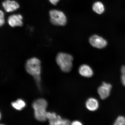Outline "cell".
I'll return each instance as SVG.
<instances>
[{"instance_id":"52a82bcc","label":"cell","mask_w":125,"mask_h":125,"mask_svg":"<svg viewBox=\"0 0 125 125\" xmlns=\"http://www.w3.org/2000/svg\"><path fill=\"white\" fill-rule=\"evenodd\" d=\"M112 85L111 84L103 82L102 85L98 87V92L102 99H106L110 95Z\"/></svg>"},{"instance_id":"ac0fdd59","label":"cell","mask_w":125,"mask_h":125,"mask_svg":"<svg viewBox=\"0 0 125 125\" xmlns=\"http://www.w3.org/2000/svg\"><path fill=\"white\" fill-rule=\"evenodd\" d=\"M59 0H49V1L54 5H55L57 4V3L59 2Z\"/></svg>"},{"instance_id":"9a60e30c","label":"cell","mask_w":125,"mask_h":125,"mask_svg":"<svg viewBox=\"0 0 125 125\" xmlns=\"http://www.w3.org/2000/svg\"><path fill=\"white\" fill-rule=\"evenodd\" d=\"M4 12L1 10L0 11V26H1L4 24Z\"/></svg>"},{"instance_id":"8992f818","label":"cell","mask_w":125,"mask_h":125,"mask_svg":"<svg viewBox=\"0 0 125 125\" xmlns=\"http://www.w3.org/2000/svg\"><path fill=\"white\" fill-rule=\"evenodd\" d=\"M89 42L93 47L99 49L105 47L107 44V42L105 40L96 35H93L90 37Z\"/></svg>"},{"instance_id":"7c38bea8","label":"cell","mask_w":125,"mask_h":125,"mask_svg":"<svg viewBox=\"0 0 125 125\" xmlns=\"http://www.w3.org/2000/svg\"><path fill=\"white\" fill-rule=\"evenodd\" d=\"M93 8L94 11L99 14L103 13L104 10V4L100 1L94 3L93 5Z\"/></svg>"},{"instance_id":"5b68a950","label":"cell","mask_w":125,"mask_h":125,"mask_svg":"<svg viewBox=\"0 0 125 125\" xmlns=\"http://www.w3.org/2000/svg\"><path fill=\"white\" fill-rule=\"evenodd\" d=\"M47 115L50 125H68L71 124V123L69 120L62 118L59 115H57L54 112H47Z\"/></svg>"},{"instance_id":"3957f363","label":"cell","mask_w":125,"mask_h":125,"mask_svg":"<svg viewBox=\"0 0 125 125\" xmlns=\"http://www.w3.org/2000/svg\"><path fill=\"white\" fill-rule=\"evenodd\" d=\"M73 57L70 54L60 52L57 54L56 61L61 70L65 73L69 72L73 66Z\"/></svg>"},{"instance_id":"277c9868","label":"cell","mask_w":125,"mask_h":125,"mask_svg":"<svg viewBox=\"0 0 125 125\" xmlns=\"http://www.w3.org/2000/svg\"><path fill=\"white\" fill-rule=\"evenodd\" d=\"M50 20L53 25L57 26H64L67 23V19L64 14L62 11L56 10L49 11Z\"/></svg>"},{"instance_id":"2e32d148","label":"cell","mask_w":125,"mask_h":125,"mask_svg":"<svg viewBox=\"0 0 125 125\" xmlns=\"http://www.w3.org/2000/svg\"><path fill=\"white\" fill-rule=\"evenodd\" d=\"M121 78L122 83L125 87V74H122Z\"/></svg>"},{"instance_id":"4fadbf2b","label":"cell","mask_w":125,"mask_h":125,"mask_svg":"<svg viewBox=\"0 0 125 125\" xmlns=\"http://www.w3.org/2000/svg\"><path fill=\"white\" fill-rule=\"evenodd\" d=\"M11 105L14 108L18 110H21L26 105L25 102L23 100L19 99L16 101L12 102Z\"/></svg>"},{"instance_id":"9c48e42d","label":"cell","mask_w":125,"mask_h":125,"mask_svg":"<svg viewBox=\"0 0 125 125\" xmlns=\"http://www.w3.org/2000/svg\"><path fill=\"white\" fill-rule=\"evenodd\" d=\"M2 6L5 10L7 12H12L19 8V4L16 1L6 0L2 3Z\"/></svg>"},{"instance_id":"8fae6325","label":"cell","mask_w":125,"mask_h":125,"mask_svg":"<svg viewBox=\"0 0 125 125\" xmlns=\"http://www.w3.org/2000/svg\"><path fill=\"white\" fill-rule=\"evenodd\" d=\"M86 106L89 110L94 111L98 109L99 107V103L95 98H90L86 101Z\"/></svg>"},{"instance_id":"ba28073f","label":"cell","mask_w":125,"mask_h":125,"mask_svg":"<svg viewBox=\"0 0 125 125\" xmlns=\"http://www.w3.org/2000/svg\"><path fill=\"white\" fill-rule=\"evenodd\" d=\"M22 17L20 14H13L8 17L7 22L8 24L11 27H14L15 26H22L23 23L22 20Z\"/></svg>"},{"instance_id":"6da1fadb","label":"cell","mask_w":125,"mask_h":125,"mask_svg":"<svg viewBox=\"0 0 125 125\" xmlns=\"http://www.w3.org/2000/svg\"><path fill=\"white\" fill-rule=\"evenodd\" d=\"M47 105V102L43 98H38L33 102L32 107L34 110V116L37 121L44 122L48 119L46 111Z\"/></svg>"},{"instance_id":"d6986e66","label":"cell","mask_w":125,"mask_h":125,"mask_svg":"<svg viewBox=\"0 0 125 125\" xmlns=\"http://www.w3.org/2000/svg\"><path fill=\"white\" fill-rule=\"evenodd\" d=\"M121 72L122 74H125V66H123L122 67Z\"/></svg>"},{"instance_id":"5bb4252c","label":"cell","mask_w":125,"mask_h":125,"mask_svg":"<svg viewBox=\"0 0 125 125\" xmlns=\"http://www.w3.org/2000/svg\"><path fill=\"white\" fill-rule=\"evenodd\" d=\"M114 125H125V117L123 116H118L114 123Z\"/></svg>"},{"instance_id":"7a4b0ae2","label":"cell","mask_w":125,"mask_h":125,"mask_svg":"<svg viewBox=\"0 0 125 125\" xmlns=\"http://www.w3.org/2000/svg\"><path fill=\"white\" fill-rule=\"evenodd\" d=\"M25 68L26 72L33 76L37 83H40L41 73L40 60L35 57L28 59L26 62Z\"/></svg>"},{"instance_id":"30bf717a","label":"cell","mask_w":125,"mask_h":125,"mask_svg":"<svg viewBox=\"0 0 125 125\" xmlns=\"http://www.w3.org/2000/svg\"><path fill=\"white\" fill-rule=\"evenodd\" d=\"M79 73L81 75L86 77H90L93 76V72L91 68L86 64L81 65L79 69Z\"/></svg>"},{"instance_id":"e0dca14e","label":"cell","mask_w":125,"mask_h":125,"mask_svg":"<svg viewBox=\"0 0 125 125\" xmlns=\"http://www.w3.org/2000/svg\"><path fill=\"white\" fill-rule=\"evenodd\" d=\"M71 124L72 125H82V123L80 121H73L71 123Z\"/></svg>"}]
</instances>
